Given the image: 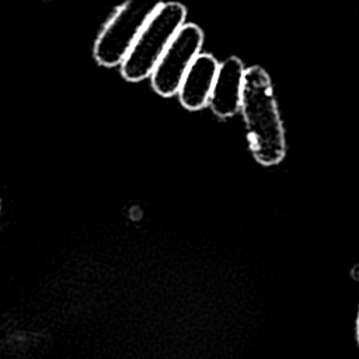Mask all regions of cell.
<instances>
[{
    "label": "cell",
    "mask_w": 359,
    "mask_h": 359,
    "mask_svg": "<svg viewBox=\"0 0 359 359\" xmlns=\"http://www.w3.org/2000/svg\"><path fill=\"white\" fill-rule=\"evenodd\" d=\"M240 111L254 158L266 167L280 163L286 151L285 132L271 79L261 66L245 69Z\"/></svg>",
    "instance_id": "1"
},
{
    "label": "cell",
    "mask_w": 359,
    "mask_h": 359,
    "mask_svg": "<svg viewBox=\"0 0 359 359\" xmlns=\"http://www.w3.org/2000/svg\"><path fill=\"white\" fill-rule=\"evenodd\" d=\"M185 17L187 10L181 3H158L121 65L125 80L142 81L151 76L164 50L185 24Z\"/></svg>",
    "instance_id": "2"
},
{
    "label": "cell",
    "mask_w": 359,
    "mask_h": 359,
    "mask_svg": "<svg viewBox=\"0 0 359 359\" xmlns=\"http://www.w3.org/2000/svg\"><path fill=\"white\" fill-rule=\"evenodd\" d=\"M157 6L158 3L154 1L121 4L95 39L93 55L97 63L104 67L121 66Z\"/></svg>",
    "instance_id": "3"
},
{
    "label": "cell",
    "mask_w": 359,
    "mask_h": 359,
    "mask_svg": "<svg viewBox=\"0 0 359 359\" xmlns=\"http://www.w3.org/2000/svg\"><path fill=\"white\" fill-rule=\"evenodd\" d=\"M202 42L203 32L198 25L184 24L181 27L150 76L157 94L171 97L178 93L187 70L199 55Z\"/></svg>",
    "instance_id": "4"
},
{
    "label": "cell",
    "mask_w": 359,
    "mask_h": 359,
    "mask_svg": "<svg viewBox=\"0 0 359 359\" xmlns=\"http://www.w3.org/2000/svg\"><path fill=\"white\" fill-rule=\"evenodd\" d=\"M245 67L243 62L230 56L219 65L208 105L220 118L233 116L240 111Z\"/></svg>",
    "instance_id": "5"
},
{
    "label": "cell",
    "mask_w": 359,
    "mask_h": 359,
    "mask_svg": "<svg viewBox=\"0 0 359 359\" xmlns=\"http://www.w3.org/2000/svg\"><path fill=\"white\" fill-rule=\"evenodd\" d=\"M217 69L219 63L212 55L199 53L196 56L178 88L180 101L187 109L196 111L208 104Z\"/></svg>",
    "instance_id": "6"
},
{
    "label": "cell",
    "mask_w": 359,
    "mask_h": 359,
    "mask_svg": "<svg viewBox=\"0 0 359 359\" xmlns=\"http://www.w3.org/2000/svg\"><path fill=\"white\" fill-rule=\"evenodd\" d=\"M356 335H358V342H359V314H358V323H356Z\"/></svg>",
    "instance_id": "7"
}]
</instances>
